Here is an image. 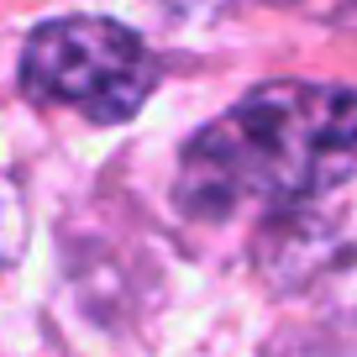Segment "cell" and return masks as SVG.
<instances>
[{"instance_id": "1", "label": "cell", "mask_w": 357, "mask_h": 357, "mask_svg": "<svg viewBox=\"0 0 357 357\" xmlns=\"http://www.w3.org/2000/svg\"><path fill=\"white\" fill-rule=\"evenodd\" d=\"M357 174V89L257 84L184 142L178 211L231 221L242 211L294 215Z\"/></svg>"}, {"instance_id": "2", "label": "cell", "mask_w": 357, "mask_h": 357, "mask_svg": "<svg viewBox=\"0 0 357 357\" xmlns=\"http://www.w3.org/2000/svg\"><path fill=\"white\" fill-rule=\"evenodd\" d=\"M22 89L43 105H74L89 121H126L158 89V58L105 16H58L26 37Z\"/></svg>"}, {"instance_id": "3", "label": "cell", "mask_w": 357, "mask_h": 357, "mask_svg": "<svg viewBox=\"0 0 357 357\" xmlns=\"http://www.w3.org/2000/svg\"><path fill=\"white\" fill-rule=\"evenodd\" d=\"M16 247H22V236H16V221H11V195L0 190V268L11 263Z\"/></svg>"}]
</instances>
